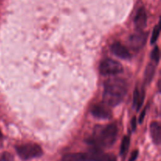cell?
Masks as SVG:
<instances>
[{
  "mask_svg": "<svg viewBox=\"0 0 161 161\" xmlns=\"http://www.w3.org/2000/svg\"><path fill=\"white\" fill-rule=\"evenodd\" d=\"M145 115H146V109H144V111L142 112V113L141 116H140V118H139L140 123H142L143 119H144V117H145Z\"/></svg>",
  "mask_w": 161,
  "mask_h": 161,
  "instance_id": "ffe728a7",
  "label": "cell"
},
{
  "mask_svg": "<svg viewBox=\"0 0 161 161\" xmlns=\"http://www.w3.org/2000/svg\"><path fill=\"white\" fill-rule=\"evenodd\" d=\"M131 127L132 130H135L137 128V119L136 117H133L131 119Z\"/></svg>",
  "mask_w": 161,
  "mask_h": 161,
  "instance_id": "ac0fdd59",
  "label": "cell"
},
{
  "mask_svg": "<svg viewBox=\"0 0 161 161\" xmlns=\"http://www.w3.org/2000/svg\"><path fill=\"white\" fill-rule=\"evenodd\" d=\"M130 138L128 136L124 137L122 140V142H121L120 146V154L121 155H125L127 153L129 149V146H130Z\"/></svg>",
  "mask_w": 161,
  "mask_h": 161,
  "instance_id": "5bb4252c",
  "label": "cell"
},
{
  "mask_svg": "<svg viewBox=\"0 0 161 161\" xmlns=\"http://www.w3.org/2000/svg\"><path fill=\"white\" fill-rule=\"evenodd\" d=\"M16 151L19 157L24 160L38 158L42 155V149L39 145L34 143H27L16 147Z\"/></svg>",
  "mask_w": 161,
  "mask_h": 161,
  "instance_id": "3957f363",
  "label": "cell"
},
{
  "mask_svg": "<svg viewBox=\"0 0 161 161\" xmlns=\"http://www.w3.org/2000/svg\"><path fill=\"white\" fill-rule=\"evenodd\" d=\"M145 94L144 91H142L140 92L138 88H135V92H134L133 97V105L134 107H137V109H139L142 105L143 102H144Z\"/></svg>",
  "mask_w": 161,
  "mask_h": 161,
  "instance_id": "7c38bea8",
  "label": "cell"
},
{
  "mask_svg": "<svg viewBox=\"0 0 161 161\" xmlns=\"http://www.w3.org/2000/svg\"><path fill=\"white\" fill-rule=\"evenodd\" d=\"M150 135L156 145H159L161 140V129L160 123L153 122L150 125Z\"/></svg>",
  "mask_w": 161,
  "mask_h": 161,
  "instance_id": "30bf717a",
  "label": "cell"
},
{
  "mask_svg": "<svg viewBox=\"0 0 161 161\" xmlns=\"http://www.w3.org/2000/svg\"><path fill=\"white\" fill-rule=\"evenodd\" d=\"M117 131V127L115 124L97 126L94 128L91 143L98 147H110L116 142Z\"/></svg>",
  "mask_w": 161,
  "mask_h": 161,
  "instance_id": "7a4b0ae2",
  "label": "cell"
},
{
  "mask_svg": "<svg viewBox=\"0 0 161 161\" xmlns=\"http://www.w3.org/2000/svg\"><path fill=\"white\" fill-rule=\"evenodd\" d=\"M0 161H11L10 156L8 155V154H5L2 157V158L0 159Z\"/></svg>",
  "mask_w": 161,
  "mask_h": 161,
  "instance_id": "d6986e66",
  "label": "cell"
},
{
  "mask_svg": "<svg viewBox=\"0 0 161 161\" xmlns=\"http://www.w3.org/2000/svg\"><path fill=\"white\" fill-rule=\"evenodd\" d=\"M138 155V150H135L133 153H131V156H130V159H129V161H135V160L137 159Z\"/></svg>",
  "mask_w": 161,
  "mask_h": 161,
  "instance_id": "e0dca14e",
  "label": "cell"
},
{
  "mask_svg": "<svg viewBox=\"0 0 161 161\" xmlns=\"http://www.w3.org/2000/svg\"><path fill=\"white\" fill-rule=\"evenodd\" d=\"M160 49L158 47H155L153 48V50H152V53H151V58H152L153 61L156 63H158L160 61Z\"/></svg>",
  "mask_w": 161,
  "mask_h": 161,
  "instance_id": "2e32d148",
  "label": "cell"
},
{
  "mask_svg": "<svg viewBox=\"0 0 161 161\" xmlns=\"http://www.w3.org/2000/svg\"><path fill=\"white\" fill-rule=\"evenodd\" d=\"M61 161H87L86 155L82 153H73L65 154L61 158Z\"/></svg>",
  "mask_w": 161,
  "mask_h": 161,
  "instance_id": "8fae6325",
  "label": "cell"
},
{
  "mask_svg": "<svg viewBox=\"0 0 161 161\" xmlns=\"http://www.w3.org/2000/svg\"><path fill=\"white\" fill-rule=\"evenodd\" d=\"M91 114L98 119H108L111 117V111L108 105L103 103L94 105L91 108Z\"/></svg>",
  "mask_w": 161,
  "mask_h": 161,
  "instance_id": "52a82bcc",
  "label": "cell"
},
{
  "mask_svg": "<svg viewBox=\"0 0 161 161\" xmlns=\"http://www.w3.org/2000/svg\"><path fill=\"white\" fill-rule=\"evenodd\" d=\"M147 39V34L143 31H138V32L131 35L129 38V44L133 50H138L144 47Z\"/></svg>",
  "mask_w": 161,
  "mask_h": 161,
  "instance_id": "5b68a950",
  "label": "cell"
},
{
  "mask_svg": "<svg viewBox=\"0 0 161 161\" xmlns=\"http://www.w3.org/2000/svg\"><path fill=\"white\" fill-rule=\"evenodd\" d=\"M104 87L103 99L108 106L119 105L127 92V84L125 80L119 78H113L107 80Z\"/></svg>",
  "mask_w": 161,
  "mask_h": 161,
  "instance_id": "6da1fadb",
  "label": "cell"
},
{
  "mask_svg": "<svg viewBox=\"0 0 161 161\" xmlns=\"http://www.w3.org/2000/svg\"><path fill=\"white\" fill-rule=\"evenodd\" d=\"M99 71L103 75H115L123 72L124 68L118 61L110 58H106L101 62Z\"/></svg>",
  "mask_w": 161,
  "mask_h": 161,
  "instance_id": "277c9868",
  "label": "cell"
},
{
  "mask_svg": "<svg viewBox=\"0 0 161 161\" xmlns=\"http://www.w3.org/2000/svg\"><path fill=\"white\" fill-rule=\"evenodd\" d=\"M159 35H160V25H157V26L154 28L153 31L152 36H151L150 42L152 45H153V44L157 42V39H158V37H159Z\"/></svg>",
  "mask_w": 161,
  "mask_h": 161,
  "instance_id": "9a60e30c",
  "label": "cell"
},
{
  "mask_svg": "<svg viewBox=\"0 0 161 161\" xmlns=\"http://www.w3.org/2000/svg\"><path fill=\"white\" fill-rule=\"evenodd\" d=\"M135 25L138 31H142L147 23V14L144 7H140L136 13L135 17Z\"/></svg>",
  "mask_w": 161,
  "mask_h": 161,
  "instance_id": "ba28073f",
  "label": "cell"
},
{
  "mask_svg": "<svg viewBox=\"0 0 161 161\" xmlns=\"http://www.w3.org/2000/svg\"><path fill=\"white\" fill-rule=\"evenodd\" d=\"M154 74H155V66L153 64H149L146 67V72H145V81L146 83H149L152 81Z\"/></svg>",
  "mask_w": 161,
  "mask_h": 161,
  "instance_id": "4fadbf2b",
  "label": "cell"
},
{
  "mask_svg": "<svg viewBox=\"0 0 161 161\" xmlns=\"http://www.w3.org/2000/svg\"><path fill=\"white\" fill-rule=\"evenodd\" d=\"M86 155L87 161H116L114 155L105 153L99 149H94Z\"/></svg>",
  "mask_w": 161,
  "mask_h": 161,
  "instance_id": "8992f818",
  "label": "cell"
},
{
  "mask_svg": "<svg viewBox=\"0 0 161 161\" xmlns=\"http://www.w3.org/2000/svg\"><path fill=\"white\" fill-rule=\"evenodd\" d=\"M111 50L116 56L122 58V59H129L130 57V52L126 47L120 42H114L111 46Z\"/></svg>",
  "mask_w": 161,
  "mask_h": 161,
  "instance_id": "9c48e42d",
  "label": "cell"
}]
</instances>
